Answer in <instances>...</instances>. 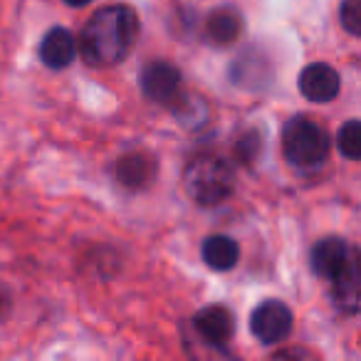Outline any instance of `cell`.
<instances>
[{
	"mask_svg": "<svg viewBox=\"0 0 361 361\" xmlns=\"http://www.w3.org/2000/svg\"><path fill=\"white\" fill-rule=\"evenodd\" d=\"M359 252L346 245V240H341V238H322L314 245V250H312V270L331 282L336 275H341V270Z\"/></svg>",
	"mask_w": 361,
	"mask_h": 361,
	"instance_id": "ba28073f",
	"label": "cell"
},
{
	"mask_svg": "<svg viewBox=\"0 0 361 361\" xmlns=\"http://www.w3.org/2000/svg\"><path fill=\"white\" fill-rule=\"evenodd\" d=\"M297 90L305 99L314 102V104H326V102L336 99L341 90V77L331 65L324 62H312L297 77Z\"/></svg>",
	"mask_w": 361,
	"mask_h": 361,
	"instance_id": "8992f818",
	"label": "cell"
},
{
	"mask_svg": "<svg viewBox=\"0 0 361 361\" xmlns=\"http://www.w3.org/2000/svg\"><path fill=\"white\" fill-rule=\"evenodd\" d=\"M193 326H196L198 336L206 344L223 349L233 339V334H235V317H233V312L228 307L211 305V307H203L193 317Z\"/></svg>",
	"mask_w": 361,
	"mask_h": 361,
	"instance_id": "52a82bcc",
	"label": "cell"
},
{
	"mask_svg": "<svg viewBox=\"0 0 361 361\" xmlns=\"http://www.w3.org/2000/svg\"><path fill=\"white\" fill-rule=\"evenodd\" d=\"M141 92L156 104H173L180 97V72L171 62H151L139 77Z\"/></svg>",
	"mask_w": 361,
	"mask_h": 361,
	"instance_id": "5b68a950",
	"label": "cell"
},
{
	"mask_svg": "<svg viewBox=\"0 0 361 361\" xmlns=\"http://www.w3.org/2000/svg\"><path fill=\"white\" fill-rule=\"evenodd\" d=\"M336 149L341 151V156L349 161L361 159V121L349 119L336 134Z\"/></svg>",
	"mask_w": 361,
	"mask_h": 361,
	"instance_id": "9a60e30c",
	"label": "cell"
},
{
	"mask_svg": "<svg viewBox=\"0 0 361 361\" xmlns=\"http://www.w3.org/2000/svg\"><path fill=\"white\" fill-rule=\"evenodd\" d=\"M282 154L300 169L322 166L329 156V134L310 116H292L282 129Z\"/></svg>",
	"mask_w": 361,
	"mask_h": 361,
	"instance_id": "3957f363",
	"label": "cell"
},
{
	"mask_svg": "<svg viewBox=\"0 0 361 361\" xmlns=\"http://www.w3.org/2000/svg\"><path fill=\"white\" fill-rule=\"evenodd\" d=\"M257 154H260V134L252 129V131H247V134H243V139L238 141L235 156H238V161H243V164L247 166L257 159Z\"/></svg>",
	"mask_w": 361,
	"mask_h": 361,
	"instance_id": "e0dca14e",
	"label": "cell"
},
{
	"mask_svg": "<svg viewBox=\"0 0 361 361\" xmlns=\"http://www.w3.org/2000/svg\"><path fill=\"white\" fill-rule=\"evenodd\" d=\"M231 77L238 87H247V90H260L267 87L272 80L270 62L260 55V52H245L235 60L231 70Z\"/></svg>",
	"mask_w": 361,
	"mask_h": 361,
	"instance_id": "8fae6325",
	"label": "cell"
},
{
	"mask_svg": "<svg viewBox=\"0 0 361 361\" xmlns=\"http://www.w3.org/2000/svg\"><path fill=\"white\" fill-rule=\"evenodd\" d=\"M292 312L285 302L265 300L250 317V331L262 346H277L292 334Z\"/></svg>",
	"mask_w": 361,
	"mask_h": 361,
	"instance_id": "277c9868",
	"label": "cell"
},
{
	"mask_svg": "<svg viewBox=\"0 0 361 361\" xmlns=\"http://www.w3.org/2000/svg\"><path fill=\"white\" fill-rule=\"evenodd\" d=\"M359 287H361V272H359V255L331 280V300L344 312L359 310Z\"/></svg>",
	"mask_w": 361,
	"mask_h": 361,
	"instance_id": "7c38bea8",
	"label": "cell"
},
{
	"mask_svg": "<svg viewBox=\"0 0 361 361\" xmlns=\"http://www.w3.org/2000/svg\"><path fill=\"white\" fill-rule=\"evenodd\" d=\"M116 180H119L124 188L131 191H141V188H149L154 183L156 173H159V166L151 154L144 151H134V154H126L116 161Z\"/></svg>",
	"mask_w": 361,
	"mask_h": 361,
	"instance_id": "9c48e42d",
	"label": "cell"
},
{
	"mask_svg": "<svg viewBox=\"0 0 361 361\" xmlns=\"http://www.w3.org/2000/svg\"><path fill=\"white\" fill-rule=\"evenodd\" d=\"M206 32L216 45H231L240 37L243 32V18L233 8H218L208 16Z\"/></svg>",
	"mask_w": 361,
	"mask_h": 361,
	"instance_id": "5bb4252c",
	"label": "cell"
},
{
	"mask_svg": "<svg viewBox=\"0 0 361 361\" xmlns=\"http://www.w3.org/2000/svg\"><path fill=\"white\" fill-rule=\"evenodd\" d=\"M139 37V18L129 6L97 11L80 37V52L92 67H114L129 57Z\"/></svg>",
	"mask_w": 361,
	"mask_h": 361,
	"instance_id": "6da1fadb",
	"label": "cell"
},
{
	"mask_svg": "<svg viewBox=\"0 0 361 361\" xmlns=\"http://www.w3.org/2000/svg\"><path fill=\"white\" fill-rule=\"evenodd\" d=\"M201 255L211 270L226 272L238 265V260H240V247L228 235H211L203 240Z\"/></svg>",
	"mask_w": 361,
	"mask_h": 361,
	"instance_id": "4fadbf2b",
	"label": "cell"
},
{
	"mask_svg": "<svg viewBox=\"0 0 361 361\" xmlns=\"http://www.w3.org/2000/svg\"><path fill=\"white\" fill-rule=\"evenodd\" d=\"M183 188L198 206H218L235 191V171L221 156H198L183 171Z\"/></svg>",
	"mask_w": 361,
	"mask_h": 361,
	"instance_id": "7a4b0ae2",
	"label": "cell"
},
{
	"mask_svg": "<svg viewBox=\"0 0 361 361\" xmlns=\"http://www.w3.org/2000/svg\"><path fill=\"white\" fill-rule=\"evenodd\" d=\"M77 57V42L70 30L65 27H52L45 32L40 42V60L50 70H65Z\"/></svg>",
	"mask_w": 361,
	"mask_h": 361,
	"instance_id": "30bf717a",
	"label": "cell"
},
{
	"mask_svg": "<svg viewBox=\"0 0 361 361\" xmlns=\"http://www.w3.org/2000/svg\"><path fill=\"white\" fill-rule=\"evenodd\" d=\"M67 6H72V8H82V6H90L92 0H65Z\"/></svg>",
	"mask_w": 361,
	"mask_h": 361,
	"instance_id": "ac0fdd59",
	"label": "cell"
},
{
	"mask_svg": "<svg viewBox=\"0 0 361 361\" xmlns=\"http://www.w3.org/2000/svg\"><path fill=\"white\" fill-rule=\"evenodd\" d=\"M339 20L349 35H361V0H341Z\"/></svg>",
	"mask_w": 361,
	"mask_h": 361,
	"instance_id": "2e32d148",
	"label": "cell"
}]
</instances>
